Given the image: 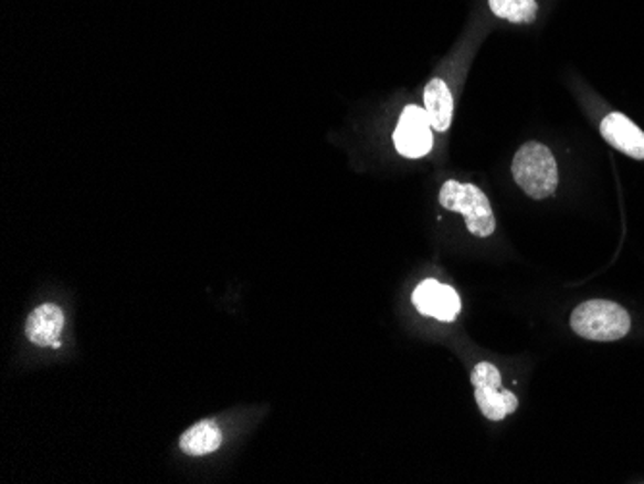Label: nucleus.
Listing matches in <instances>:
<instances>
[{
  "label": "nucleus",
  "mask_w": 644,
  "mask_h": 484,
  "mask_svg": "<svg viewBox=\"0 0 644 484\" xmlns=\"http://www.w3.org/2000/svg\"><path fill=\"white\" fill-rule=\"evenodd\" d=\"M571 328L584 340H622L631 330L630 313L617 303L591 299L573 311Z\"/></svg>",
  "instance_id": "nucleus-2"
},
{
  "label": "nucleus",
  "mask_w": 644,
  "mask_h": 484,
  "mask_svg": "<svg viewBox=\"0 0 644 484\" xmlns=\"http://www.w3.org/2000/svg\"><path fill=\"white\" fill-rule=\"evenodd\" d=\"M439 201L447 211L462 212L471 234L488 238L496 230L493 207L488 197L475 183H460L455 180L440 188Z\"/></svg>",
  "instance_id": "nucleus-3"
},
{
  "label": "nucleus",
  "mask_w": 644,
  "mask_h": 484,
  "mask_svg": "<svg viewBox=\"0 0 644 484\" xmlns=\"http://www.w3.org/2000/svg\"><path fill=\"white\" fill-rule=\"evenodd\" d=\"M494 14L511 23H531L537 18V0H488Z\"/></svg>",
  "instance_id": "nucleus-11"
},
{
  "label": "nucleus",
  "mask_w": 644,
  "mask_h": 484,
  "mask_svg": "<svg viewBox=\"0 0 644 484\" xmlns=\"http://www.w3.org/2000/svg\"><path fill=\"white\" fill-rule=\"evenodd\" d=\"M64 330V313L56 303H43L31 313L25 323V334L39 348H56Z\"/></svg>",
  "instance_id": "nucleus-8"
},
{
  "label": "nucleus",
  "mask_w": 644,
  "mask_h": 484,
  "mask_svg": "<svg viewBox=\"0 0 644 484\" xmlns=\"http://www.w3.org/2000/svg\"><path fill=\"white\" fill-rule=\"evenodd\" d=\"M432 126L425 108L408 106L395 128L394 144L403 157L421 159L432 149Z\"/></svg>",
  "instance_id": "nucleus-5"
},
{
  "label": "nucleus",
  "mask_w": 644,
  "mask_h": 484,
  "mask_svg": "<svg viewBox=\"0 0 644 484\" xmlns=\"http://www.w3.org/2000/svg\"><path fill=\"white\" fill-rule=\"evenodd\" d=\"M471 382L475 388V400L481 413L490 421L506 419L519 406L516 393L502 388L500 371L493 364H478L471 372Z\"/></svg>",
  "instance_id": "nucleus-4"
},
{
  "label": "nucleus",
  "mask_w": 644,
  "mask_h": 484,
  "mask_svg": "<svg viewBox=\"0 0 644 484\" xmlns=\"http://www.w3.org/2000/svg\"><path fill=\"white\" fill-rule=\"evenodd\" d=\"M425 111L432 128L446 131L452 126L454 116V97L444 80H432L425 90Z\"/></svg>",
  "instance_id": "nucleus-9"
},
{
  "label": "nucleus",
  "mask_w": 644,
  "mask_h": 484,
  "mask_svg": "<svg viewBox=\"0 0 644 484\" xmlns=\"http://www.w3.org/2000/svg\"><path fill=\"white\" fill-rule=\"evenodd\" d=\"M511 175L517 186L532 199L552 197L558 188V165L552 151L537 141L525 144L516 152Z\"/></svg>",
  "instance_id": "nucleus-1"
},
{
  "label": "nucleus",
  "mask_w": 644,
  "mask_h": 484,
  "mask_svg": "<svg viewBox=\"0 0 644 484\" xmlns=\"http://www.w3.org/2000/svg\"><path fill=\"white\" fill-rule=\"evenodd\" d=\"M222 444V432L214 421H201L180 436V448L183 454L207 455L213 454Z\"/></svg>",
  "instance_id": "nucleus-10"
},
{
  "label": "nucleus",
  "mask_w": 644,
  "mask_h": 484,
  "mask_svg": "<svg viewBox=\"0 0 644 484\" xmlns=\"http://www.w3.org/2000/svg\"><path fill=\"white\" fill-rule=\"evenodd\" d=\"M413 303L421 315L436 318L442 323H452L460 311H462V299L452 286L440 284L439 281L421 282L418 290L413 292Z\"/></svg>",
  "instance_id": "nucleus-6"
},
{
  "label": "nucleus",
  "mask_w": 644,
  "mask_h": 484,
  "mask_svg": "<svg viewBox=\"0 0 644 484\" xmlns=\"http://www.w3.org/2000/svg\"><path fill=\"white\" fill-rule=\"evenodd\" d=\"M600 134L617 151L631 159L644 160V131L625 114H608L600 124Z\"/></svg>",
  "instance_id": "nucleus-7"
}]
</instances>
